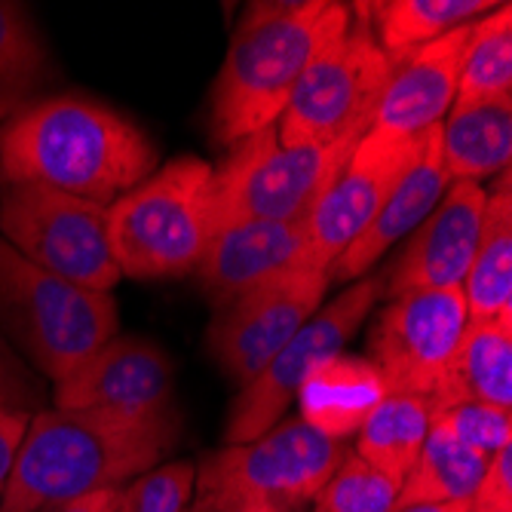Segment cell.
Wrapping results in <instances>:
<instances>
[{
	"label": "cell",
	"mask_w": 512,
	"mask_h": 512,
	"mask_svg": "<svg viewBox=\"0 0 512 512\" xmlns=\"http://www.w3.org/2000/svg\"><path fill=\"white\" fill-rule=\"evenodd\" d=\"M154 166L148 135L83 92L43 96L0 123V181L40 184L111 209Z\"/></svg>",
	"instance_id": "6da1fadb"
},
{
	"label": "cell",
	"mask_w": 512,
	"mask_h": 512,
	"mask_svg": "<svg viewBox=\"0 0 512 512\" xmlns=\"http://www.w3.org/2000/svg\"><path fill=\"white\" fill-rule=\"evenodd\" d=\"M178 424L138 421L114 411L43 408L31 414L0 494V512H40L154 470Z\"/></svg>",
	"instance_id": "7a4b0ae2"
},
{
	"label": "cell",
	"mask_w": 512,
	"mask_h": 512,
	"mask_svg": "<svg viewBox=\"0 0 512 512\" xmlns=\"http://www.w3.org/2000/svg\"><path fill=\"white\" fill-rule=\"evenodd\" d=\"M353 22V4L289 0L252 4L227 46L212 89V135L234 148L273 126L310 62Z\"/></svg>",
	"instance_id": "3957f363"
},
{
	"label": "cell",
	"mask_w": 512,
	"mask_h": 512,
	"mask_svg": "<svg viewBox=\"0 0 512 512\" xmlns=\"http://www.w3.org/2000/svg\"><path fill=\"white\" fill-rule=\"evenodd\" d=\"M120 329L111 292H89L25 261L0 240V332L16 353L59 384Z\"/></svg>",
	"instance_id": "277c9868"
},
{
	"label": "cell",
	"mask_w": 512,
	"mask_h": 512,
	"mask_svg": "<svg viewBox=\"0 0 512 512\" xmlns=\"http://www.w3.org/2000/svg\"><path fill=\"white\" fill-rule=\"evenodd\" d=\"M212 234V166L197 157L166 163L108 209L111 252L129 279L194 273Z\"/></svg>",
	"instance_id": "5b68a950"
},
{
	"label": "cell",
	"mask_w": 512,
	"mask_h": 512,
	"mask_svg": "<svg viewBox=\"0 0 512 512\" xmlns=\"http://www.w3.org/2000/svg\"><path fill=\"white\" fill-rule=\"evenodd\" d=\"M347 457V445L283 417L264 436L227 445L197 467L194 500L227 512H304Z\"/></svg>",
	"instance_id": "8992f818"
},
{
	"label": "cell",
	"mask_w": 512,
	"mask_h": 512,
	"mask_svg": "<svg viewBox=\"0 0 512 512\" xmlns=\"http://www.w3.org/2000/svg\"><path fill=\"white\" fill-rule=\"evenodd\" d=\"M393 74V59L371 34L365 4H353L350 28L310 62L276 138L283 148H332L359 142L375 123V111Z\"/></svg>",
	"instance_id": "52a82bcc"
},
{
	"label": "cell",
	"mask_w": 512,
	"mask_h": 512,
	"mask_svg": "<svg viewBox=\"0 0 512 512\" xmlns=\"http://www.w3.org/2000/svg\"><path fill=\"white\" fill-rule=\"evenodd\" d=\"M356 142L283 148L267 126L230 148L212 169V230L243 221H304L344 169Z\"/></svg>",
	"instance_id": "ba28073f"
},
{
	"label": "cell",
	"mask_w": 512,
	"mask_h": 512,
	"mask_svg": "<svg viewBox=\"0 0 512 512\" xmlns=\"http://www.w3.org/2000/svg\"><path fill=\"white\" fill-rule=\"evenodd\" d=\"M0 240L34 267L89 292H111L123 279L108 209L53 188L0 181Z\"/></svg>",
	"instance_id": "9c48e42d"
},
{
	"label": "cell",
	"mask_w": 512,
	"mask_h": 512,
	"mask_svg": "<svg viewBox=\"0 0 512 512\" xmlns=\"http://www.w3.org/2000/svg\"><path fill=\"white\" fill-rule=\"evenodd\" d=\"M387 295V276L371 273L316 310L304 329L279 350L258 375L240 390L227 417V445H243L258 436H264L273 424L286 417V408L295 402L301 384L310 378L325 359L344 353V347L353 341L359 325L375 310V304Z\"/></svg>",
	"instance_id": "30bf717a"
},
{
	"label": "cell",
	"mask_w": 512,
	"mask_h": 512,
	"mask_svg": "<svg viewBox=\"0 0 512 512\" xmlns=\"http://www.w3.org/2000/svg\"><path fill=\"white\" fill-rule=\"evenodd\" d=\"M470 325L460 289L408 292L390 298L368 335V362L387 393L433 396Z\"/></svg>",
	"instance_id": "8fae6325"
},
{
	"label": "cell",
	"mask_w": 512,
	"mask_h": 512,
	"mask_svg": "<svg viewBox=\"0 0 512 512\" xmlns=\"http://www.w3.org/2000/svg\"><path fill=\"white\" fill-rule=\"evenodd\" d=\"M329 270H292L218 307L206 347L237 384H249L322 307Z\"/></svg>",
	"instance_id": "7c38bea8"
},
{
	"label": "cell",
	"mask_w": 512,
	"mask_h": 512,
	"mask_svg": "<svg viewBox=\"0 0 512 512\" xmlns=\"http://www.w3.org/2000/svg\"><path fill=\"white\" fill-rule=\"evenodd\" d=\"M421 138L424 135L405 138L381 129H368L359 138L344 169L307 218L313 267L329 270L332 261L375 221L421 151Z\"/></svg>",
	"instance_id": "4fadbf2b"
},
{
	"label": "cell",
	"mask_w": 512,
	"mask_h": 512,
	"mask_svg": "<svg viewBox=\"0 0 512 512\" xmlns=\"http://www.w3.org/2000/svg\"><path fill=\"white\" fill-rule=\"evenodd\" d=\"M169 356L142 335H114L53 390V408L114 411L138 421L178 424Z\"/></svg>",
	"instance_id": "5bb4252c"
},
{
	"label": "cell",
	"mask_w": 512,
	"mask_h": 512,
	"mask_svg": "<svg viewBox=\"0 0 512 512\" xmlns=\"http://www.w3.org/2000/svg\"><path fill=\"white\" fill-rule=\"evenodd\" d=\"M488 191L479 181H451L436 209L414 230L387 276V295L460 289L470 273Z\"/></svg>",
	"instance_id": "9a60e30c"
},
{
	"label": "cell",
	"mask_w": 512,
	"mask_h": 512,
	"mask_svg": "<svg viewBox=\"0 0 512 512\" xmlns=\"http://www.w3.org/2000/svg\"><path fill=\"white\" fill-rule=\"evenodd\" d=\"M304 267H313L307 218L243 221L212 234L194 273L200 289L218 310L270 279Z\"/></svg>",
	"instance_id": "2e32d148"
},
{
	"label": "cell",
	"mask_w": 512,
	"mask_h": 512,
	"mask_svg": "<svg viewBox=\"0 0 512 512\" xmlns=\"http://www.w3.org/2000/svg\"><path fill=\"white\" fill-rule=\"evenodd\" d=\"M473 25L454 28L445 37L417 46L399 62H393V74L371 129L417 138L448 117L457 99L460 65L473 37Z\"/></svg>",
	"instance_id": "e0dca14e"
},
{
	"label": "cell",
	"mask_w": 512,
	"mask_h": 512,
	"mask_svg": "<svg viewBox=\"0 0 512 512\" xmlns=\"http://www.w3.org/2000/svg\"><path fill=\"white\" fill-rule=\"evenodd\" d=\"M448 188H451V178L442 163L439 126H436V129L424 132L421 151H417L408 172L399 178L393 194L375 215V221H371L362 234L332 261L329 279L347 283V279L365 276L371 270V264H375L390 246H396L402 237L414 234V230L424 224V218L436 209V203L445 197Z\"/></svg>",
	"instance_id": "ac0fdd59"
},
{
	"label": "cell",
	"mask_w": 512,
	"mask_h": 512,
	"mask_svg": "<svg viewBox=\"0 0 512 512\" xmlns=\"http://www.w3.org/2000/svg\"><path fill=\"white\" fill-rule=\"evenodd\" d=\"M387 396L381 371L365 356L325 359L298 390V417L316 433L347 442Z\"/></svg>",
	"instance_id": "d6986e66"
},
{
	"label": "cell",
	"mask_w": 512,
	"mask_h": 512,
	"mask_svg": "<svg viewBox=\"0 0 512 512\" xmlns=\"http://www.w3.org/2000/svg\"><path fill=\"white\" fill-rule=\"evenodd\" d=\"M430 399L436 411L460 402L512 411V319H470Z\"/></svg>",
	"instance_id": "ffe728a7"
},
{
	"label": "cell",
	"mask_w": 512,
	"mask_h": 512,
	"mask_svg": "<svg viewBox=\"0 0 512 512\" xmlns=\"http://www.w3.org/2000/svg\"><path fill=\"white\" fill-rule=\"evenodd\" d=\"M442 163L451 181H479L509 172L512 102L454 105L439 123Z\"/></svg>",
	"instance_id": "44dd1931"
},
{
	"label": "cell",
	"mask_w": 512,
	"mask_h": 512,
	"mask_svg": "<svg viewBox=\"0 0 512 512\" xmlns=\"http://www.w3.org/2000/svg\"><path fill=\"white\" fill-rule=\"evenodd\" d=\"M463 301L470 319H512V194L509 172L488 194L479 246L463 279Z\"/></svg>",
	"instance_id": "7402d4cb"
},
{
	"label": "cell",
	"mask_w": 512,
	"mask_h": 512,
	"mask_svg": "<svg viewBox=\"0 0 512 512\" xmlns=\"http://www.w3.org/2000/svg\"><path fill=\"white\" fill-rule=\"evenodd\" d=\"M488 460H491L488 454L470 448L467 442H460L433 414V427L427 433V442L399 488L396 506L470 503V497L476 494V488L485 476Z\"/></svg>",
	"instance_id": "603a6c76"
},
{
	"label": "cell",
	"mask_w": 512,
	"mask_h": 512,
	"mask_svg": "<svg viewBox=\"0 0 512 512\" xmlns=\"http://www.w3.org/2000/svg\"><path fill=\"white\" fill-rule=\"evenodd\" d=\"M433 414L436 408L430 396L387 393L384 402L371 411V417L356 433L353 454H359L365 463L402 485L427 442Z\"/></svg>",
	"instance_id": "cb8c5ba5"
},
{
	"label": "cell",
	"mask_w": 512,
	"mask_h": 512,
	"mask_svg": "<svg viewBox=\"0 0 512 512\" xmlns=\"http://www.w3.org/2000/svg\"><path fill=\"white\" fill-rule=\"evenodd\" d=\"M494 0H387V4H365L371 34L381 50L399 62L417 46H427L454 28L473 25L494 13Z\"/></svg>",
	"instance_id": "d4e9b609"
},
{
	"label": "cell",
	"mask_w": 512,
	"mask_h": 512,
	"mask_svg": "<svg viewBox=\"0 0 512 512\" xmlns=\"http://www.w3.org/2000/svg\"><path fill=\"white\" fill-rule=\"evenodd\" d=\"M53 80V56L31 10L0 0V123L43 99Z\"/></svg>",
	"instance_id": "484cf974"
},
{
	"label": "cell",
	"mask_w": 512,
	"mask_h": 512,
	"mask_svg": "<svg viewBox=\"0 0 512 512\" xmlns=\"http://www.w3.org/2000/svg\"><path fill=\"white\" fill-rule=\"evenodd\" d=\"M512 102V7L500 4L473 25L454 105Z\"/></svg>",
	"instance_id": "4316f807"
},
{
	"label": "cell",
	"mask_w": 512,
	"mask_h": 512,
	"mask_svg": "<svg viewBox=\"0 0 512 512\" xmlns=\"http://www.w3.org/2000/svg\"><path fill=\"white\" fill-rule=\"evenodd\" d=\"M399 482L347 451L341 467L313 497L310 512H393L399 500Z\"/></svg>",
	"instance_id": "83f0119b"
},
{
	"label": "cell",
	"mask_w": 512,
	"mask_h": 512,
	"mask_svg": "<svg viewBox=\"0 0 512 512\" xmlns=\"http://www.w3.org/2000/svg\"><path fill=\"white\" fill-rule=\"evenodd\" d=\"M197 467L191 460H172L135 476L120 488L117 512H184L194 500Z\"/></svg>",
	"instance_id": "f1b7e54d"
},
{
	"label": "cell",
	"mask_w": 512,
	"mask_h": 512,
	"mask_svg": "<svg viewBox=\"0 0 512 512\" xmlns=\"http://www.w3.org/2000/svg\"><path fill=\"white\" fill-rule=\"evenodd\" d=\"M439 421L470 448L494 457L497 451L512 445V411L482 405V402H460L436 411Z\"/></svg>",
	"instance_id": "f546056e"
},
{
	"label": "cell",
	"mask_w": 512,
	"mask_h": 512,
	"mask_svg": "<svg viewBox=\"0 0 512 512\" xmlns=\"http://www.w3.org/2000/svg\"><path fill=\"white\" fill-rule=\"evenodd\" d=\"M46 381L16 353V347L0 332V411L37 414L46 408Z\"/></svg>",
	"instance_id": "4dcf8cb0"
},
{
	"label": "cell",
	"mask_w": 512,
	"mask_h": 512,
	"mask_svg": "<svg viewBox=\"0 0 512 512\" xmlns=\"http://www.w3.org/2000/svg\"><path fill=\"white\" fill-rule=\"evenodd\" d=\"M470 512H512V445L497 451L470 497Z\"/></svg>",
	"instance_id": "1f68e13d"
},
{
	"label": "cell",
	"mask_w": 512,
	"mask_h": 512,
	"mask_svg": "<svg viewBox=\"0 0 512 512\" xmlns=\"http://www.w3.org/2000/svg\"><path fill=\"white\" fill-rule=\"evenodd\" d=\"M31 421V414H22V411H0V494H4V485H7V476H10V467H13V457H16V448L22 442V433Z\"/></svg>",
	"instance_id": "d6a6232c"
},
{
	"label": "cell",
	"mask_w": 512,
	"mask_h": 512,
	"mask_svg": "<svg viewBox=\"0 0 512 512\" xmlns=\"http://www.w3.org/2000/svg\"><path fill=\"white\" fill-rule=\"evenodd\" d=\"M117 500H120V488H108L99 494H89L62 506H50V509H40V512H117Z\"/></svg>",
	"instance_id": "836d02e7"
},
{
	"label": "cell",
	"mask_w": 512,
	"mask_h": 512,
	"mask_svg": "<svg viewBox=\"0 0 512 512\" xmlns=\"http://www.w3.org/2000/svg\"><path fill=\"white\" fill-rule=\"evenodd\" d=\"M393 512H470V503H411L396 506Z\"/></svg>",
	"instance_id": "e575fe53"
},
{
	"label": "cell",
	"mask_w": 512,
	"mask_h": 512,
	"mask_svg": "<svg viewBox=\"0 0 512 512\" xmlns=\"http://www.w3.org/2000/svg\"><path fill=\"white\" fill-rule=\"evenodd\" d=\"M184 512H227V509H218L212 503H203V500H191V506L184 509Z\"/></svg>",
	"instance_id": "d590c367"
}]
</instances>
